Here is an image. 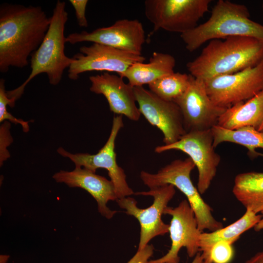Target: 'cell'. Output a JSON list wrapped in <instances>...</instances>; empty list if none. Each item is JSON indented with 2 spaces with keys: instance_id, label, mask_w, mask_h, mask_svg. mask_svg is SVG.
I'll list each match as a JSON object with an SVG mask.
<instances>
[{
  "instance_id": "4dcf8cb0",
  "label": "cell",
  "mask_w": 263,
  "mask_h": 263,
  "mask_svg": "<svg viewBox=\"0 0 263 263\" xmlns=\"http://www.w3.org/2000/svg\"><path fill=\"white\" fill-rule=\"evenodd\" d=\"M0 258H2V260L0 259V263H5L6 262V261H7L8 258L9 257H8V256H5V259H4V260H3V258L1 257V256Z\"/></svg>"
},
{
  "instance_id": "f546056e",
  "label": "cell",
  "mask_w": 263,
  "mask_h": 263,
  "mask_svg": "<svg viewBox=\"0 0 263 263\" xmlns=\"http://www.w3.org/2000/svg\"><path fill=\"white\" fill-rule=\"evenodd\" d=\"M262 218L261 220L255 225L254 229L255 231L258 232L263 229V210L261 212Z\"/></svg>"
},
{
  "instance_id": "8fae6325",
  "label": "cell",
  "mask_w": 263,
  "mask_h": 263,
  "mask_svg": "<svg viewBox=\"0 0 263 263\" xmlns=\"http://www.w3.org/2000/svg\"><path fill=\"white\" fill-rule=\"evenodd\" d=\"M164 214L171 216L169 231L171 246L163 256L149 260L148 263H179V253L182 247L186 249L189 258H194L200 252V236L195 214L187 200H182L177 206H168Z\"/></svg>"
},
{
  "instance_id": "4316f807",
  "label": "cell",
  "mask_w": 263,
  "mask_h": 263,
  "mask_svg": "<svg viewBox=\"0 0 263 263\" xmlns=\"http://www.w3.org/2000/svg\"><path fill=\"white\" fill-rule=\"evenodd\" d=\"M153 251V246L148 244L142 249L137 250L134 256L127 263H148Z\"/></svg>"
},
{
  "instance_id": "7c38bea8",
  "label": "cell",
  "mask_w": 263,
  "mask_h": 263,
  "mask_svg": "<svg viewBox=\"0 0 263 263\" xmlns=\"http://www.w3.org/2000/svg\"><path fill=\"white\" fill-rule=\"evenodd\" d=\"M79 51L73 57L74 61L68 71L71 80H77L80 74L93 71L116 72L120 75L133 64L145 60L142 55L95 43L81 47Z\"/></svg>"
},
{
  "instance_id": "9c48e42d",
  "label": "cell",
  "mask_w": 263,
  "mask_h": 263,
  "mask_svg": "<svg viewBox=\"0 0 263 263\" xmlns=\"http://www.w3.org/2000/svg\"><path fill=\"white\" fill-rule=\"evenodd\" d=\"M211 129L190 131L179 140L170 145L156 147L154 151L162 153L175 150L187 153L197 168V189L201 194L208 189L214 178L221 157L215 151Z\"/></svg>"
},
{
  "instance_id": "9a60e30c",
  "label": "cell",
  "mask_w": 263,
  "mask_h": 263,
  "mask_svg": "<svg viewBox=\"0 0 263 263\" xmlns=\"http://www.w3.org/2000/svg\"><path fill=\"white\" fill-rule=\"evenodd\" d=\"M174 102L180 109L187 132L211 129L226 109L212 102L203 79L191 75L188 89Z\"/></svg>"
},
{
  "instance_id": "5bb4252c",
  "label": "cell",
  "mask_w": 263,
  "mask_h": 263,
  "mask_svg": "<svg viewBox=\"0 0 263 263\" xmlns=\"http://www.w3.org/2000/svg\"><path fill=\"white\" fill-rule=\"evenodd\" d=\"M146 41L143 26L137 19H120L108 27L99 28L90 32H75L66 37V42L72 44L92 42L137 55H142V47Z\"/></svg>"
},
{
  "instance_id": "8992f818",
  "label": "cell",
  "mask_w": 263,
  "mask_h": 263,
  "mask_svg": "<svg viewBox=\"0 0 263 263\" xmlns=\"http://www.w3.org/2000/svg\"><path fill=\"white\" fill-rule=\"evenodd\" d=\"M211 0H146V18L153 24L150 36L160 29L180 34L191 30L208 11Z\"/></svg>"
},
{
  "instance_id": "4fadbf2b",
  "label": "cell",
  "mask_w": 263,
  "mask_h": 263,
  "mask_svg": "<svg viewBox=\"0 0 263 263\" xmlns=\"http://www.w3.org/2000/svg\"><path fill=\"white\" fill-rule=\"evenodd\" d=\"M134 93L141 114L162 132L165 145L176 142L187 132L180 109L175 102L160 98L143 86L134 87Z\"/></svg>"
},
{
  "instance_id": "6da1fadb",
  "label": "cell",
  "mask_w": 263,
  "mask_h": 263,
  "mask_svg": "<svg viewBox=\"0 0 263 263\" xmlns=\"http://www.w3.org/2000/svg\"><path fill=\"white\" fill-rule=\"evenodd\" d=\"M51 22L41 7L3 3L0 6V72L23 68L43 41Z\"/></svg>"
},
{
  "instance_id": "3957f363",
  "label": "cell",
  "mask_w": 263,
  "mask_h": 263,
  "mask_svg": "<svg viewBox=\"0 0 263 263\" xmlns=\"http://www.w3.org/2000/svg\"><path fill=\"white\" fill-rule=\"evenodd\" d=\"M236 36L263 40V25L250 19L249 11L245 5L228 0H219L208 20L180 34L189 52L196 51L208 41Z\"/></svg>"
},
{
  "instance_id": "f1b7e54d",
  "label": "cell",
  "mask_w": 263,
  "mask_h": 263,
  "mask_svg": "<svg viewBox=\"0 0 263 263\" xmlns=\"http://www.w3.org/2000/svg\"><path fill=\"white\" fill-rule=\"evenodd\" d=\"M190 263H210L207 262L203 257L201 252L198 253L193 258Z\"/></svg>"
},
{
  "instance_id": "7402d4cb",
  "label": "cell",
  "mask_w": 263,
  "mask_h": 263,
  "mask_svg": "<svg viewBox=\"0 0 263 263\" xmlns=\"http://www.w3.org/2000/svg\"><path fill=\"white\" fill-rule=\"evenodd\" d=\"M213 137V146L215 148L224 142L242 145L248 150L247 154L255 158L262 154L255 151L256 148L263 149V131H259L251 126L243 127L229 130L218 125L211 129Z\"/></svg>"
},
{
  "instance_id": "5b68a950",
  "label": "cell",
  "mask_w": 263,
  "mask_h": 263,
  "mask_svg": "<svg viewBox=\"0 0 263 263\" xmlns=\"http://www.w3.org/2000/svg\"><path fill=\"white\" fill-rule=\"evenodd\" d=\"M195 167L190 157L176 159L155 173L142 170L140 177L150 189L168 184L177 188L186 196L195 214L199 229L202 232L205 229L214 231L223 227V224L213 216L212 209L192 183L190 174Z\"/></svg>"
},
{
  "instance_id": "7a4b0ae2",
  "label": "cell",
  "mask_w": 263,
  "mask_h": 263,
  "mask_svg": "<svg viewBox=\"0 0 263 263\" xmlns=\"http://www.w3.org/2000/svg\"><path fill=\"white\" fill-rule=\"evenodd\" d=\"M263 62V40L229 37L210 40L186 66L190 75L204 81L255 67Z\"/></svg>"
},
{
  "instance_id": "ac0fdd59",
  "label": "cell",
  "mask_w": 263,
  "mask_h": 263,
  "mask_svg": "<svg viewBox=\"0 0 263 263\" xmlns=\"http://www.w3.org/2000/svg\"><path fill=\"white\" fill-rule=\"evenodd\" d=\"M176 60L172 55L153 52L148 63L136 62L119 75L133 87H142L174 72Z\"/></svg>"
},
{
  "instance_id": "83f0119b",
  "label": "cell",
  "mask_w": 263,
  "mask_h": 263,
  "mask_svg": "<svg viewBox=\"0 0 263 263\" xmlns=\"http://www.w3.org/2000/svg\"><path fill=\"white\" fill-rule=\"evenodd\" d=\"M245 263H263V251L256 253L246 260Z\"/></svg>"
},
{
  "instance_id": "ba28073f",
  "label": "cell",
  "mask_w": 263,
  "mask_h": 263,
  "mask_svg": "<svg viewBox=\"0 0 263 263\" xmlns=\"http://www.w3.org/2000/svg\"><path fill=\"white\" fill-rule=\"evenodd\" d=\"M207 92L217 106L227 109L263 90V62L235 73L204 81Z\"/></svg>"
},
{
  "instance_id": "cb8c5ba5",
  "label": "cell",
  "mask_w": 263,
  "mask_h": 263,
  "mask_svg": "<svg viewBox=\"0 0 263 263\" xmlns=\"http://www.w3.org/2000/svg\"><path fill=\"white\" fill-rule=\"evenodd\" d=\"M234 256L232 244L226 242L220 241L212 246L210 259L211 263H230Z\"/></svg>"
},
{
  "instance_id": "d4e9b609",
  "label": "cell",
  "mask_w": 263,
  "mask_h": 263,
  "mask_svg": "<svg viewBox=\"0 0 263 263\" xmlns=\"http://www.w3.org/2000/svg\"><path fill=\"white\" fill-rule=\"evenodd\" d=\"M10 123L5 121L0 128V163L1 166L4 161L10 156L7 147L12 142L13 139L10 132Z\"/></svg>"
},
{
  "instance_id": "e0dca14e",
  "label": "cell",
  "mask_w": 263,
  "mask_h": 263,
  "mask_svg": "<svg viewBox=\"0 0 263 263\" xmlns=\"http://www.w3.org/2000/svg\"><path fill=\"white\" fill-rule=\"evenodd\" d=\"M53 178L57 183L86 190L96 201L98 212L106 218L110 219L117 213L107 205L109 201L117 199L111 180L84 168H75L72 171L60 170Z\"/></svg>"
},
{
  "instance_id": "484cf974",
  "label": "cell",
  "mask_w": 263,
  "mask_h": 263,
  "mask_svg": "<svg viewBox=\"0 0 263 263\" xmlns=\"http://www.w3.org/2000/svg\"><path fill=\"white\" fill-rule=\"evenodd\" d=\"M75 10V14L78 25L81 27L88 26V20L86 17V8L88 3L87 0H70Z\"/></svg>"
},
{
  "instance_id": "ffe728a7",
  "label": "cell",
  "mask_w": 263,
  "mask_h": 263,
  "mask_svg": "<svg viewBox=\"0 0 263 263\" xmlns=\"http://www.w3.org/2000/svg\"><path fill=\"white\" fill-rule=\"evenodd\" d=\"M262 217L261 214L246 209L240 219L228 226L210 232H202L200 236V252L207 262L211 263L210 253L216 243L225 241L233 244L243 233L254 227Z\"/></svg>"
},
{
  "instance_id": "30bf717a",
  "label": "cell",
  "mask_w": 263,
  "mask_h": 263,
  "mask_svg": "<svg viewBox=\"0 0 263 263\" xmlns=\"http://www.w3.org/2000/svg\"><path fill=\"white\" fill-rule=\"evenodd\" d=\"M123 126L122 115H117L113 117L109 137L104 146L96 154H74L66 151L62 147L57 150L60 155L69 158L75 164V168L83 167L94 172H95L99 168L106 169L114 186L117 199L134 194L127 182L124 169L117 163L116 154L114 151L116 138Z\"/></svg>"
},
{
  "instance_id": "d6986e66",
  "label": "cell",
  "mask_w": 263,
  "mask_h": 263,
  "mask_svg": "<svg viewBox=\"0 0 263 263\" xmlns=\"http://www.w3.org/2000/svg\"><path fill=\"white\" fill-rule=\"evenodd\" d=\"M263 121V90L250 99L239 102L226 109L217 125L235 130L251 126L257 130Z\"/></svg>"
},
{
  "instance_id": "1f68e13d",
  "label": "cell",
  "mask_w": 263,
  "mask_h": 263,
  "mask_svg": "<svg viewBox=\"0 0 263 263\" xmlns=\"http://www.w3.org/2000/svg\"><path fill=\"white\" fill-rule=\"evenodd\" d=\"M258 130L259 131H261V132L263 131V121L261 126H260V127L259 128Z\"/></svg>"
},
{
  "instance_id": "44dd1931",
  "label": "cell",
  "mask_w": 263,
  "mask_h": 263,
  "mask_svg": "<svg viewBox=\"0 0 263 263\" xmlns=\"http://www.w3.org/2000/svg\"><path fill=\"white\" fill-rule=\"evenodd\" d=\"M232 192L246 209L258 214L263 210V172L250 171L237 174Z\"/></svg>"
},
{
  "instance_id": "52a82bcc",
  "label": "cell",
  "mask_w": 263,
  "mask_h": 263,
  "mask_svg": "<svg viewBox=\"0 0 263 263\" xmlns=\"http://www.w3.org/2000/svg\"><path fill=\"white\" fill-rule=\"evenodd\" d=\"M175 188L172 185L168 184L150 188L147 191L134 193L135 195L153 197L152 205L146 208L138 207L137 201L130 196L116 201L126 214L133 216L139 223L140 234L138 250L146 247L153 238L169 232V225L163 221L162 216L169 202L175 194Z\"/></svg>"
},
{
  "instance_id": "2e32d148",
  "label": "cell",
  "mask_w": 263,
  "mask_h": 263,
  "mask_svg": "<svg viewBox=\"0 0 263 263\" xmlns=\"http://www.w3.org/2000/svg\"><path fill=\"white\" fill-rule=\"evenodd\" d=\"M90 91L103 94L106 98L111 112L125 115L132 121H138L141 113L136 105L134 87L124 82L120 75L104 72L89 77Z\"/></svg>"
},
{
  "instance_id": "277c9868",
  "label": "cell",
  "mask_w": 263,
  "mask_h": 263,
  "mask_svg": "<svg viewBox=\"0 0 263 263\" xmlns=\"http://www.w3.org/2000/svg\"><path fill=\"white\" fill-rule=\"evenodd\" d=\"M68 19L66 2L58 0L53 9L46 36L38 49L31 56L30 75L19 87L6 91L8 97L15 102L21 97L27 84L40 74H46L50 84H58L64 70L73 62V57H69L65 54L66 42L64 30Z\"/></svg>"
},
{
  "instance_id": "603a6c76",
  "label": "cell",
  "mask_w": 263,
  "mask_h": 263,
  "mask_svg": "<svg viewBox=\"0 0 263 263\" xmlns=\"http://www.w3.org/2000/svg\"><path fill=\"white\" fill-rule=\"evenodd\" d=\"M190 75L174 72L148 85L150 90L160 98L174 102L188 89Z\"/></svg>"
},
{
  "instance_id": "d6a6232c",
  "label": "cell",
  "mask_w": 263,
  "mask_h": 263,
  "mask_svg": "<svg viewBox=\"0 0 263 263\" xmlns=\"http://www.w3.org/2000/svg\"><path fill=\"white\" fill-rule=\"evenodd\" d=\"M262 9H263V3H262Z\"/></svg>"
}]
</instances>
